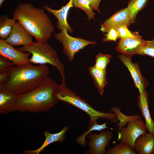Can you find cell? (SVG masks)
Masks as SVG:
<instances>
[{"instance_id": "7c38bea8", "label": "cell", "mask_w": 154, "mask_h": 154, "mask_svg": "<svg viewBox=\"0 0 154 154\" xmlns=\"http://www.w3.org/2000/svg\"><path fill=\"white\" fill-rule=\"evenodd\" d=\"M32 39V36L17 21L14 25L10 34L5 40L7 43L12 46H28L34 42Z\"/></svg>"}, {"instance_id": "d6986e66", "label": "cell", "mask_w": 154, "mask_h": 154, "mask_svg": "<svg viewBox=\"0 0 154 154\" xmlns=\"http://www.w3.org/2000/svg\"><path fill=\"white\" fill-rule=\"evenodd\" d=\"M88 69L99 94L103 95L104 88L107 84L106 70H100L94 66H90Z\"/></svg>"}, {"instance_id": "f546056e", "label": "cell", "mask_w": 154, "mask_h": 154, "mask_svg": "<svg viewBox=\"0 0 154 154\" xmlns=\"http://www.w3.org/2000/svg\"><path fill=\"white\" fill-rule=\"evenodd\" d=\"M104 35L105 37L103 38L102 41L104 42L113 41L116 42L118 37L117 32L116 29L112 28L110 29Z\"/></svg>"}, {"instance_id": "d6a6232c", "label": "cell", "mask_w": 154, "mask_h": 154, "mask_svg": "<svg viewBox=\"0 0 154 154\" xmlns=\"http://www.w3.org/2000/svg\"><path fill=\"white\" fill-rule=\"evenodd\" d=\"M5 0H0V7L2 6V5L3 4V2Z\"/></svg>"}, {"instance_id": "ffe728a7", "label": "cell", "mask_w": 154, "mask_h": 154, "mask_svg": "<svg viewBox=\"0 0 154 154\" xmlns=\"http://www.w3.org/2000/svg\"><path fill=\"white\" fill-rule=\"evenodd\" d=\"M110 110L115 113L117 115L119 122L116 126L117 127L118 131L121 130L127 123L131 121L141 118L139 114L128 116L124 114L121 112L119 107L113 106L110 108Z\"/></svg>"}, {"instance_id": "8992f818", "label": "cell", "mask_w": 154, "mask_h": 154, "mask_svg": "<svg viewBox=\"0 0 154 154\" xmlns=\"http://www.w3.org/2000/svg\"><path fill=\"white\" fill-rule=\"evenodd\" d=\"M56 39L60 42L63 46V52L70 62H72L75 54L88 45H95L96 42L69 35L67 31L63 30L54 34Z\"/></svg>"}, {"instance_id": "52a82bcc", "label": "cell", "mask_w": 154, "mask_h": 154, "mask_svg": "<svg viewBox=\"0 0 154 154\" xmlns=\"http://www.w3.org/2000/svg\"><path fill=\"white\" fill-rule=\"evenodd\" d=\"M147 130L145 123L141 118L131 121L118 132L117 141L134 149L136 140L141 135L147 133Z\"/></svg>"}, {"instance_id": "4316f807", "label": "cell", "mask_w": 154, "mask_h": 154, "mask_svg": "<svg viewBox=\"0 0 154 154\" xmlns=\"http://www.w3.org/2000/svg\"><path fill=\"white\" fill-rule=\"evenodd\" d=\"M146 55L154 58V38L151 40H145L138 54Z\"/></svg>"}, {"instance_id": "44dd1931", "label": "cell", "mask_w": 154, "mask_h": 154, "mask_svg": "<svg viewBox=\"0 0 154 154\" xmlns=\"http://www.w3.org/2000/svg\"><path fill=\"white\" fill-rule=\"evenodd\" d=\"M16 22L14 19H10L6 15L0 17V37L5 40L10 34L13 27Z\"/></svg>"}, {"instance_id": "484cf974", "label": "cell", "mask_w": 154, "mask_h": 154, "mask_svg": "<svg viewBox=\"0 0 154 154\" xmlns=\"http://www.w3.org/2000/svg\"><path fill=\"white\" fill-rule=\"evenodd\" d=\"M111 57L110 54L100 53L96 56L95 62L94 66L98 69L106 70Z\"/></svg>"}, {"instance_id": "4fadbf2b", "label": "cell", "mask_w": 154, "mask_h": 154, "mask_svg": "<svg viewBox=\"0 0 154 154\" xmlns=\"http://www.w3.org/2000/svg\"><path fill=\"white\" fill-rule=\"evenodd\" d=\"M131 24L127 7L117 11L105 21L101 25L100 30L103 33H107L111 29H116L123 25L129 27Z\"/></svg>"}, {"instance_id": "9c48e42d", "label": "cell", "mask_w": 154, "mask_h": 154, "mask_svg": "<svg viewBox=\"0 0 154 154\" xmlns=\"http://www.w3.org/2000/svg\"><path fill=\"white\" fill-rule=\"evenodd\" d=\"M30 52H24L8 44L5 40L0 39V55L9 60L16 66L31 63L29 57Z\"/></svg>"}, {"instance_id": "5bb4252c", "label": "cell", "mask_w": 154, "mask_h": 154, "mask_svg": "<svg viewBox=\"0 0 154 154\" xmlns=\"http://www.w3.org/2000/svg\"><path fill=\"white\" fill-rule=\"evenodd\" d=\"M73 7V0H70L66 5L62 6L59 10L53 9L46 5L42 7L48 12L53 15L57 18L56 26L59 30H66L68 32L71 33L73 30L68 23L67 18L69 10Z\"/></svg>"}, {"instance_id": "cb8c5ba5", "label": "cell", "mask_w": 154, "mask_h": 154, "mask_svg": "<svg viewBox=\"0 0 154 154\" xmlns=\"http://www.w3.org/2000/svg\"><path fill=\"white\" fill-rule=\"evenodd\" d=\"M106 154H136L134 149L123 143L116 144L106 150Z\"/></svg>"}, {"instance_id": "3957f363", "label": "cell", "mask_w": 154, "mask_h": 154, "mask_svg": "<svg viewBox=\"0 0 154 154\" xmlns=\"http://www.w3.org/2000/svg\"><path fill=\"white\" fill-rule=\"evenodd\" d=\"M9 72V79L3 88L18 95L38 87L48 77L50 71L46 65L30 63L13 67Z\"/></svg>"}, {"instance_id": "f1b7e54d", "label": "cell", "mask_w": 154, "mask_h": 154, "mask_svg": "<svg viewBox=\"0 0 154 154\" xmlns=\"http://www.w3.org/2000/svg\"><path fill=\"white\" fill-rule=\"evenodd\" d=\"M13 65L8 59L0 56V73L9 72L10 69L14 67Z\"/></svg>"}, {"instance_id": "5b68a950", "label": "cell", "mask_w": 154, "mask_h": 154, "mask_svg": "<svg viewBox=\"0 0 154 154\" xmlns=\"http://www.w3.org/2000/svg\"><path fill=\"white\" fill-rule=\"evenodd\" d=\"M17 49L23 52L31 53L32 55L29 61L31 63L40 65L49 64L54 66L60 74L62 83L66 84L64 65L60 60L56 51L47 42H34L31 46H23Z\"/></svg>"}, {"instance_id": "7402d4cb", "label": "cell", "mask_w": 154, "mask_h": 154, "mask_svg": "<svg viewBox=\"0 0 154 154\" xmlns=\"http://www.w3.org/2000/svg\"><path fill=\"white\" fill-rule=\"evenodd\" d=\"M149 0H130L127 7L131 23L135 21L138 13L146 6Z\"/></svg>"}, {"instance_id": "4dcf8cb0", "label": "cell", "mask_w": 154, "mask_h": 154, "mask_svg": "<svg viewBox=\"0 0 154 154\" xmlns=\"http://www.w3.org/2000/svg\"><path fill=\"white\" fill-rule=\"evenodd\" d=\"M10 77L9 72L0 73V88H3L8 82Z\"/></svg>"}, {"instance_id": "9a60e30c", "label": "cell", "mask_w": 154, "mask_h": 154, "mask_svg": "<svg viewBox=\"0 0 154 154\" xmlns=\"http://www.w3.org/2000/svg\"><path fill=\"white\" fill-rule=\"evenodd\" d=\"M17 95L5 88H0V114L15 111Z\"/></svg>"}, {"instance_id": "2e32d148", "label": "cell", "mask_w": 154, "mask_h": 154, "mask_svg": "<svg viewBox=\"0 0 154 154\" xmlns=\"http://www.w3.org/2000/svg\"><path fill=\"white\" fill-rule=\"evenodd\" d=\"M69 128L68 126H65L62 130L57 133H51L48 131L44 132L45 139L42 145L39 148L32 150L24 151V154H39L45 148L53 143L59 141L63 143L65 139V134Z\"/></svg>"}, {"instance_id": "7a4b0ae2", "label": "cell", "mask_w": 154, "mask_h": 154, "mask_svg": "<svg viewBox=\"0 0 154 154\" xmlns=\"http://www.w3.org/2000/svg\"><path fill=\"white\" fill-rule=\"evenodd\" d=\"M58 85L48 77L35 89L17 95L15 111L34 113L49 111L59 101L56 96Z\"/></svg>"}, {"instance_id": "277c9868", "label": "cell", "mask_w": 154, "mask_h": 154, "mask_svg": "<svg viewBox=\"0 0 154 154\" xmlns=\"http://www.w3.org/2000/svg\"><path fill=\"white\" fill-rule=\"evenodd\" d=\"M56 96L58 101L72 105L88 114L90 117L88 128L100 118L107 119L113 123H116L118 120L116 115L114 113L101 112L94 108L88 102L67 87L66 84L62 83L58 84Z\"/></svg>"}, {"instance_id": "ac0fdd59", "label": "cell", "mask_w": 154, "mask_h": 154, "mask_svg": "<svg viewBox=\"0 0 154 154\" xmlns=\"http://www.w3.org/2000/svg\"><path fill=\"white\" fill-rule=\"evenodd\" d=\"M137 154H154V135L146 133L136 140L134 148Z\"/></svg>"}, {"instance_id": "603a6c76", "label": "cell", "mask_w": 154, "mask_h": 154, "mask_svg": "<svg viewBox=\"0 0 154 154\" xmlns=\"http://www.w3.org/2000/svg\"><path fill=\"white\" fill-rule=\"evenodd\" d=\"M107 123H105L103 124H98L96 121L90 127L88 128L87 131L78 137L76 139V142L81 146L84 147L86 144V138L88 134L94 131H100L108 128L107 126Z\"/></svg>"}, {"instance_id": "ba28073f", "label": "cell", "mask_w": 154, "mask_h": 154, "mask_svg": "<svg viewBox=\"0 0 154 154\" xmlns=\"http://www.w3.org/2000/svg\"><path fill=\"white\" fill-rule=\"evenodd\" d=\"M113 137L112 131L104 129L99 134L89 133L87 137L90 140L87 142L89 149L85 152L86 154H104L106 148L108 146Z\"/></svg>"}, {"instance_id": "1f68e13d", "label": "cell", "mask_w": 154, "mask_h": 154, "mask_svg": "<svg viewBox=\"0 0 154 154\" xmlns=\"http://www.w3.org/2000/svg\"><path fill=\"white\" fill-rule=\"evenodd\" d=\"M92 9L93 11H96L100 13L99 7L101 0H88Z\"/></svg>"}, {"instance_id": "83f0119b", "label": "cell", "mask_w": 154, "mask_h": 154, "mask_svg": "<svg viewBox=\"0 0 154 154\" xmlns=\"http://www.w3.org/2000/svg\"><path fill=\"white\" fill-rule=\"evenodd\" d=\"M128 26L125 25H121L116 29L117 32L118 37L124 38L133 37L135 36V32L132 33L128 29Z\"/></svg>"}, {"instance_id": "30bf717a", "label": "cell", "mask_w": 154, "mask_h": 154, "mask_svg": "<svg viewBox=\"0 0 154 154\" xmlns=\"http://www.w3.org/2000/svg\"><path fill=\"white\" fill-rule=\"evenodd\" d=\"M135 36L133 37L121 38L119 41L116 50L122 54L132 56L138 54L145 41L138 33L135 32Z\"/></svg>"}, {"instance_id": "8fae6325", "label": "cell", "mask_w": 154, "mask_h": 154, "mask_svg": "<svg viewBox=\"0 0 154 154\" xmlns=\"http://www.w3.org/2000/svg\"><path fill=\"white\" fill-rule=\"evenodd\" d=\"M132 56L119 54L118 56L120 60L127 68L133 80L136 88L139 94L146 91L147 86L146 79L142 75L139 64L131 61Z\"/></svg>"}, {"instance_id": "d4e9b609", "label": "cell", "mask_w": 154, "mask_h": 154, "mask_svg": "<svg viewBox=\"0 0 154 154\" xmlns=\"http://www.w3.org/2000/svg\"><path fill=\"white\" fill-rule=\"evenodd\" d=\"M74 7L81 9L84 11L90 21L92 19H94L96 15L91 7L88 0H73Z\"/></svg>"}, {"instance_id": "6da1fadb", "label": "cell", "mask_w": 154, "mask_h": 154, "mask_svg": "<svg viewBox=\"0 0 154 154\" xmlns=\"http://www.w3.org/2000/svg\"><path fill=\"white\" fill-rule=\"evenodd\" d=\"M18 21L37 42H47L54 28L48 15L29 3H19L13 13Z\"/></svg>"}, {"instance_id": "e0dca14e", "label": "cell", "mask_w": 154, "mask_h": 154, "mask_svg": "<svg viewBox=\"0 0 154 154\" xmlns=\"http://www.w3.org/2000/svg\"><path fill=\"white\" fill-rule=\"evenodd\" d=\"M148 93L146 91L139 94L138 97L137 105L144 117L147 129L154 135V121L152 118L149 109Z\"/></svg>"}]
</instances>
